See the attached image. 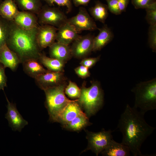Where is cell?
Here are the masks:
<instances>
[{"instance_id": "obj_1", "label": "cell", "mask_w": 156, "mask_h": 156, "mask_svg": "<svg viewBox=\"0 0 156 156\" xmlns=\"http://www.w3.org/2000/svg\"><path fill=\"white\" fill-rule=\"evenodd\" d=\"M144 116L127 104L118 121L117 128L122 134L121 143L129 147L134 156H144L141 152V146L155 129L146 122Z\"/></svg>"}, {"instance_id": "obj_2", "label": "cell", "mask_w": 156, "mask_h": 156, "mask_svg": "<svg viewBox=\"0 0 156 156\" xmlns=\"http://www.w3.org/2000/svg\"><path fill=\"white\" fill-rule=\"evenodd\" d=\"M38 27L30 29H25L18 27L13 21H10L6 44L17 54L21 63L29 59L38 60L41 50L36 38Z\"/></svg>"}, {"instance_id": "obj_3", "label": "cell", "mask_w": 156, "mask_h": 156, "mask_svg": "<svg viewBox=\"0 0 156 156\" xmlns=\"http://www.w3.org/2000/svg\"><path fill=\"white\" fill-rule=\"evenodd\" d=\"M80 89L81 94L77 102L89 117L95 115L102 108L104 103L103 91L100 83L97 81H91V86L88 88L83 84Z\"/></svg>"}, {"instance_id": "obj_4", "label": "cell", "mask_w": 156, "mask_h": 156, "mask_svg": "<svg viewBox=\"0 0 156 156\" xmlns=\"http://www.w3.org/2000/svg\"><path fill=\"white\" fill-rule=\"evenodd\" d=\"M135 94L133 107L144 115L156 109V78L140 82L131 90Z\"/></svg>"}, {"instance_id": "obj_5", "label": "cell", "mask_w": 156, "mask_h": 156, "mask_svg": "<svg viewBox=\"0 0 156 156\" xmlns=\"http://www.w3.org/2000/svg\"><path fill=\"white\" fill-rule=\"evenodd\" d=\"M66 82L58 86L48 88L44 91L46 96L45 107L49 116V120L56 122L58 116L66 105L72 100L68 99L64 94Z\"/></svg>"}, {"instance_id": "obj_6", "label": "cell", "mask_w": 156, "mask_h": 156, "mask_svg": "<svg viewBox=\"0 0 156 156\" xmlns=\"http://www.w3.org/2000/svg\"><path fill=\"white\" fill-rule=\"evenodd\" d=\"M40 25H47L59 28L67 21L64 13L59 8L46 5L37 14Z\"/></svg>"}, {"instance_id": "obj_7", "label": "cell", "mask_w": 156, "mask_h": 156, "mask_svg": "<svg viewBox=\"0 0 156 156\" xmlns=\"http://www.w3.org/2000/svg\"><path fill=\"white\" fill-rule=\"evenodd\" d=\"M88 145L86 150H91L96 156L101 153L113 139L111 130L105 131L104 129L97 132L86 131Z\"/></svg>"}, {"instance_id": "obj_8", "label": "cell", "mask_w": 156, "mask_h": 156, "mask_svg": "<svg viewBox=\"0 0 156 156\" xmlns=\"http://www.w3.org/2000/svg\"><path fill=\"white\" fill-rule=\"evenodd\" d=\"M67 21L72 25L79 33L84 30L94 31L98 29L96 25L84 7H80L78 13L68 18Z\"/></svg>"}, {"instance_id": "obj_9", "label": "cell", "mask_w": 156, "mask_h": 156, "mask_svg": "<svg viewBox=\"0 0 156 156\" xmlns=\"http://www.w3.org/2000/svg\"><path fill=\"white\" fill-rule=\"evenodd\" d=\"M94 36L88 34L81 36L75 40L70 48L72 56L83 58L92 51Z\"/></svg>"}, {"instance_id": "obj_10", "label": "cell", "mask_w": 156, "mask_h": 156, "mask_svg": "<svg viewBox=\"0 0 156 156\" xmlns=\"http://www.w3.org/2000/svg\"><path fill=\"white\" fill-rule=\"evenodd\" d=\"M35 82L42 90L56 86L66 82L62 72L48 70L35 79Z\"/></svg>"}, {"instance_id": "obj_11", "label": "cell", "mask_w": 156, "mask_h": 156, "mask_svg": "<svg viewBox=\"0 0 156 156\" xmlns=\"http://www.w3.org/2000/svg\"><path fill=\"white\" fill-rule=\"evenodd\" d=\"M57 30L58 28L52 25H39L37 29L36 38L41 50L49 47L55 42Z\"/></svg>"}, {"instance_id": "obj_12", "label": "cell", "mask_w": 156, "mask_h": 156, "mask_svg": "<svg viewBox=\"0 0 156 156\" xmlns=\"http://www.w3.org/2000/svg\"><path fill=\"white\" fill-rule=\"evenodd\" d=\"M8 104V111L5 118L8 122L10 127L14 131L21 132L28 122L24 119L18 110L15 104L11 103L6 96Z\"/></svg>"}, {"instance_id": "obj_13", "label": "cell", "mask_w": 156, "mask_h": 156, "mask_svg": "<svg viewBox=\"0 0 156 156\" xmlns=\"http://www.w3.org/2000/svg\"><path fill=\"white\" fill-rule=\"evenodd\" d=\"M83 113L77 100H72L60 112L56 122L60 123L63 126Z\"/></svg>"}, {"instance_id": "obj_14", "label": "cell", "mask_w": 156, "mask_h": 156, "mask_svg": "<svg viewBox=\"0 0 156 156\" xmlns=\"http://www.w3.org/2000/svg\"><path fill=\"white\" fill-rule=\"evenodd\" d=\"M79 34L75 27L67 21L58 28L56 40L69 45L81 36Z\"/></svg>"}, {"instance_id": "obj_15", "label": "cell", "mask_w": 156, "mask_h": 156, "mask_svg": "<svg viewBox=\"0 0 156 156\" xmlns=\"http://www.w3.org/2000/svg\"><path fill=\"white\" fill-rule=\"evenodd\" d=\"M12 21L18 27L27 30L37 27L39 25L37 15L27 11H19Z\"/></svg>"}, {"instance_id": "obj_16", "label": "cell", "mask_w": 156, "mask_h": 156, "mask_svg": "<svg viewBox=\"0 0 156 156\" xmlns=\"http://www.w3.org/2000/svg\"><path fill=\"white\" fill-rule=\"evenodd\" d=\"M0 63L5 68L14 71L21 62L17 54L5 44L0 48Z\"/></svg>"}, {"instance_id": "obj_17", "label": "cell", "mask_w": 156, "mask_h": 156, "mask_svg": "<svg viewBox=\"0 0 156 156\" xmlns=\"http://www.w3.org/2000/svg\"><path fill=\"white\" fill-rule=\"evenodd\" d=\"M49 47L50 57L58 59L64 63L72 57L70 48L69 45L57 42Z\"/></svg>"}, {"instance_id": "obj_18", "label": "cell", "mask_w": 156, "mask_h": 156, "mask_svg": "<svg viewBox=\"0 0 156 156\" xmlns=\"http://www.w3.org/2000/svg\"><path fill=\"white\" fill-rule=\"evenodd\" d=\"M98 29L99 33L96 36L94 37L93 40V51L101 50L111 41L114 37L112 31L107 25H104Z\"/></svg>"}, {"instance_id": "obj_19", "label": "cell", "mask_w": 156, "mask_h": 156, "mask_svg": "<svg viewBox=\"0 0 156 156\" xmlns=\"http://www.w3.org/2000/svg\"><path fill=\"white\" fill-rule=\"evenodd\" d=\"M130 152L128 146L121 142H116L112 139L101 153L103 156H129Z\"/></svg>"}, {"instance_id": "obj_20", "label": "cell", "mask_w": 156, "mask_h": 156, "mask_svg": "<svg viewBox=\"0 0 156 156\" xmlns=\"http://www.w3.org/2000/svg\"><path fill=\"white\" fill-rule=\"evenodd\" d=\"M22 63L24 72L29 76L34 79L48 70L44 68L38 59L33 58L27 59Z\"/></svg>"}, {"instance_id": "obj_21", "label": "cell", "mask_w": 156, "mask_h": 156, "mask_svg": "<svg viewBox=\"0 0 156 156\" xmlns=\"http://www.w3.org/2000/svg\"><path fill=\"white\" fill-rule=\"evenodd\" d=\"M19 11L14 0H3L0 4V16L8 21H12Z\"/></svg>"}, {"instance_id": "obj_22", "label": "cell", "mask_w": 156, "mask_h": 156, "mask_svg": "<svg viewBox=\"0 0 156 156\" xmlns=\"http://www.w3.org/2000/svg\"><path fill=\"white\" fill-rule=\"evenodd\" d=\"M38 60L47 70L54 72H62L65 63L58 59L49 57L44 54L41 53Z\"/></svg>"}, {"instance_id": "obj_23", "label": "cell", "mask_w": 156, "mask_h": 156, "mask_svg": "<svg viewBox=\"0 0 156 156\" xmlns=\"http://www.w3.org/2000/svg\"><path fill=\"white\" fill-rule=\"evenodd\" d=\"M107 5L99 1H96L95 5L89 8V11L92 17L96 21L104 23L108 15Z\"/></svg>"}, {"instance_id": "obj_24", "label": "cell", "mask_w": 156, "mask_h": 156, "mask_svg": "<svg viewBox=\"0 0 156 156\" xmlns=\"http://www.w3.org/2000/svg\"><path fill=\"white\" fill-rule=\"evenodd\" d=\"M21 11L29 12L36 15L42 5L41 0H14Z\"/></svg>"}, {"instance_id": "obj_25", "label": "cell", "mask_w": 156, "mask_h": 156, "mask_svg": "<svg viewBox=\"0 0 156 156\" xmlns=\"http://www.w3.org/2000/svg\"><path fill=\"white\" fill-rule=\"evenodd\" d=\"M92 124L86 114L83 113L63 127L69 130L78 131Z\"/></svg>"}, {"instance_id": "obj_26", "label": "cell", "mask_w": 156, "mask_h": 156, "mask_svg": "<svg viewBox=\"0 0 156 156\" xmlns=\"http://www.w3.org/2000/svg\"><path fill=\"white\" fill-rule=\"evenodd\" d=\"M10 21L0 16V48L6 44L9 29Z\"/></svg>"}, {"instance_id": "obj_27", "label": "cell", "mask_w": 156, "mask_h": 156, "mask_svg": "<svg viewBox=\"0 0 156 156\" xmlns=\"http://www.w3.org/2000/svg\"><path fill=\"white\" fill-rule=\"evenodd\" d=\"M66 94L72 99L79 98L81 94V89L74 82L69 81L64 90Z\"/></svg>"}, {"instance_id": "obj_28", "label": "cell", "mask_w": 156, "mask_h": 156, "mask_svg": "<svg viewBox=\"0 0 156 156\" xmlns=\"http://www.w3.org/2000/svg\"><path fill=\"white\" fill-rule=\"evenodd\" d=\"M146 19L150 25H156V2L146 9Z\"/></svg>"}, {"instance_id": "obj_29", "label": "cell", "mask_w": 156, "mask_h": 156, "mask_svg": "<svg viewBox=\"0 0 156 156\" xmlns=\"http://www.w3.org/2000/svg\"><path fill=\"white\" fill-rule=\"evenodd\" d=\"M47 5L52 6L54 4L60 6H64L66 8L67 12L69 13L72 9V0H43Z\"/></svg>"}, {"instance_id": "obj_30", "label": "cell", "mask_w": 156, "mask_h": 156, "mask_svg": "<svg viewBox=\"0 0 156 156\" xmlns=\"http://www.w3.org/2000/svg\"><path fill=\"white\" fill-rule=\"evenodd\" d=\"M148 43L153 52L156 51V25H150L148 31Z\"/></svg>"}, {"instance_id": "obj_31", "label": "cell", "mask_w": 156, "mask_h": 156, "mask_svg": "<svg viewBox=\"0 0 156 156\" xmlns=\"http://www.w3.org/2000/svg\"><path fill=\"white\" fill-rule=\"evenodd\" d=\"M155 2L156 0H131V3L136 9H146Z\"/></svg>"}, {"instance_id": "obj_32", "label": "cell", "mask_w": 156, "mask_h": 156, "mask_svg": "<svg viewBox=\"0 0 156 156\" xmlns=\"http://www.w3.org/2000/svg\"><path fill=\"white\" fill-rule=\"evenodd\" d=\"M108 10L112 13L116 15L120 14L118 8V0H106Z\"/></svg>"}, {"instance_id": "obj_33", "label": "cell", "mask_w": 156, "mask_h": 156, "mask_svg": "<svg viewBox=\"0 0 156 156\" xmlns=\"http://www.w3.org/2000/svg\"><path fill=\"white\" fill-rule=\"evenodd\" d=\"M100 56L96 57L84 58L81 61V65L84 66L88 68H90L94 66L99 60Z\"/></svg>"}, {"instance_id": "obj_34", "label": "cell", "mask_w": 156, "mask_h": 156, "mask_svg": "<svg viewBox=\"0 0 156 156\" xmlns=\"http://www.w3.org/2000/svg\"><path fill=\"white\" fill-rule=\"evenodd\" d=\"M75 71L77 75L82 78H87L90 75L89 68L82 65L75 68Z\"/></svg>"}, {"instance_id": "obj_35", "label": "cell", "mask_w": 156, "mask_h": 156, "mask_svg": "<svg viewBox=\"0 0 156 156\" xmlns=\"http://www.w3.org/2000/svg\"><path fill=\"white\" fill-rule=\"evenodd\" d=\"M5 68L3 65L0 63V90H3L7 86V80Z\"/></svg>"}, {"instance_id": "obj_36", "label": "cell", "mask_w": 156, "mask_h": 156, "mask_svg": "<svg viewBox=\"0 0 156 156\" xmlns=\"http://www.w3.org/2000/svg\"><path fill=\"white\" fill-rule=\"evenodd\" d=\"M130 0H118V4L120 12L125 11Z\"/></svg>"}, {"instance_id": "obj_37", "label": "cell", "mask_w": 156, "mask_h": 156, "mask_svg": "<svg viewBox=\"0 0 156 156\" xmlns=\"http://www.w3.org/2000/svg\"><path fill=\"white\" fill-rule=\"evenodd\" d=\"M91 0H72V3L76 7L88 5Z\"/></svg>"}, {"instance_id": "obj_38", "label": "cell", "mask_w": 156, "mask_h": 156, "mask_svg": "<svg viewBox=\"0 0 156 156\" xmlns=\"http://www.w3.org/2000/svg\"><path fill=\"white\" fill-rule=\"evenodd\" d=\"M3 0H0V4L2 2Z\"/></svg>"}]
</instances>
